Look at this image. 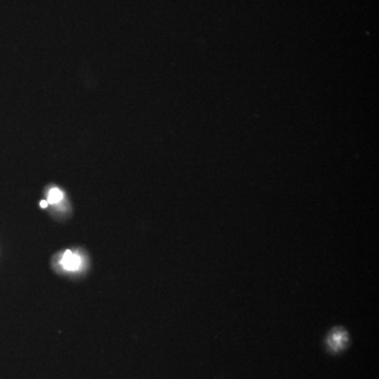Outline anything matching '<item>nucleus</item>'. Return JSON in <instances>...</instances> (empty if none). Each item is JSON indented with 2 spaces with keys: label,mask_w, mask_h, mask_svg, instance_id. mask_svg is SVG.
<instances>
[{
  "label": "nucleus",
  "mask_w": 379,
  "mask_h": 379,
  "mask_svg": "<svg viewBox=\"0 0 379 379\" xmlns=\"http://www.w3.org/2000/svg\"><path fill=\"white\" fill-rule=\"evenodd\" d=\"M41 207H43V208H45V207H47V201H41Z\"/></svg>",
  "instance_id": "obj_4"
},
{
  "label": "nucleus",
  "mask_w": 379,
  "mask_h": 379,
  "mask_svg": "<svg viewBox=\"0 0 379 379\" xmlns=\"http://www.w3.org/2000/svg\"><path fill=\"white\" fill-rule=\"evenodd\" d=\"M62 199V193L59 191L58 189L51 190L50 194H49V198H47V203H57Z\"/></svg>",
  "instance_id": "obj_3"
},
{
  "label": "nucleus",
  "mask_w": 379,
  "mask_h": 379,
  "mask_svg": "<svg viewBox=\"0 0 379 379\" xmlns=\"http://www.w3.org/2000/svg\"><path fill=\"white\" fill-rule=\"evenodd\" d=\"M61 264H62L63 268H66V270L76 271V270H78L79 266H80V264H82V260H80V257L77 254H74L71 251H67L65 253V255H63Z\"/></svg>",
  "instance_id": "obj_2"
},
{
  "label": "nucleus",
  "mask_w": 379,
  "mask_h": 379,
  "mask_svg": "<svg viewBox=\"0 0 379 379\" xmlns=\"http://www.w3.org/2000/svg\"><path fill=\"white\" fill-rule=\"evenodd\" d=\"M347 334L343 329H335L331 332L328 338V345L333 351H339L347 345Z\"/></svg>",
  "instance_id": "obj_1"
}]
</instances>
